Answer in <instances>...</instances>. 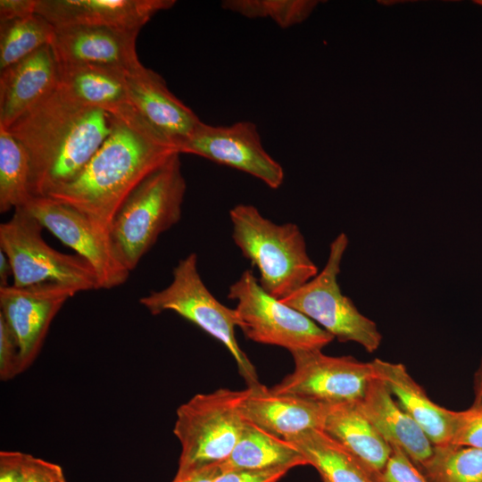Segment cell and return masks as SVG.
<instances>
[{"instance_id": "12", "label": "cell", "mask_w": 482, "mask_h": 482, "mask_svg": "<svg viewBox=\"0 0 482 482\" xmlns=\"http://www.w3.org/2000/svg\"><path fill=\"white\" fill-rule=\"evenodd\" d=\"M180 154H195L257 178L272 189L284 182L282 166L264 149L254 123L230 125L200 122L179 148Z\"/></svg>"}, {"instance_id": "14", "label": "cell", "mask_w": 482, "mask_h": 482, "mask_svg": "<svg viewBox=\"0 0 482 482\" xmlns=\"http://www.w3.org/2000/svg\"><path fill=\"white\" fill-rule=\"evenodd\" d=\"M139 31L88 25L57 27L51 46L59 65H91L129 74L143 66L136 51Z\"/></svg>"}, {"instance_id": "31", "label": "cell", "mask_w": 482, "mask_h": 482, "mask_svg": "<svg viewBox=\"0 0 482 482\" xmlns=\"http://www.w3.org/2000/svg\"><path fill=\"white\" fill-rule=\"evenodd\" d=\"M452 445L482 447V402L455 411Z\"/></svg>"}, {"instance_id": "9", "label": "cell", "mask_w": 482, "mask_h": 482, "mask_svg": "<svg viewBox=\"0 0 482 482\" xmlns=\"http://www.w3.org/2000/svg\"><path fill=\"white\" fill-rule=\"evenodd\" d=\"M235 300L238 327L246 338L295 351L322 349L334 337L299 311L268 294L250 270L229 289Z\"/></svg>"}, {"instance_id": "28", "label": "cell", "mask_w": 482, "mask_h": 482, "mask_svg": "<svg viewBox=\"0 0 482 482\" xmlns=\"http://www.w3.org/2000/svg\"><path fill=\"white\" fill-rule=\"evenodd\" d=\"M319 3L314 0H226L221 6L249 19L269 18L287 29L304 21Z\"/></svg>"}, {"instance_id": "10", "label": "cell", "mask_w": 482, "mask_h": 482, "mask_svg": "<svg viewBox=\"0 0 482 482\" xmlns=\"http://www.w3.org/2000/svg\"><path fill=\"white\" fill-rule=\"evenodd\" d=\"M295 367L270 391L326 405L360 401L374 378L371 362L353 356H329L320 349L291 353Z\"/></svg>"}, {"instance_id": "11", "label": "cell", "mask_w": 482, "mask_h": 482, "mask_svg": "<svg viewBox=\"0 0 482 482\" xmlns=\"http://www.w3.org/2000/svg\"><path fill=\"white\" fill-rule=\"evenodd\" d=\"M24 207L92 267L99 289H112L127 281L130 271L118 258L109 234L85 214L48 196H33Z\"/></svg>"}, {"instance_id": "19", "label": "cell", "mask_w": 482, "mask_h": 482, "mask_svg": "<svg viewBox=\"0 0 482 482\" xmlns=\"http://www.w3.org/2000/svg\"><path fill=\"white\" fill-rule=\"evenodd\" d=\"M328 405L292 395H277L264 385L245 389L243 417L284 439L310 429H322Z\"/></svg>"}, {"instance_id": "1", "label": "cell", "mask_w": 482, "mask_h": 482, "mask_svg": "<svg viewBox=\"0 0 482 482\" xmlns=\"http://www.w3.org/2000/svg\"><path fill=\"white\" fill-rule=\"evenodd\" d=\"M112 127L111 114L81 104L58 87L6 130L29 155L32 195L46 196L79 175Z\"/></svg>"}, {"instance_id": "21", "label": "cell", "mask_w": 482, "mask_h": 482, "mask_svg": "<svg viewBox=\"0 0 482 482\" xmlns=\"http://www.w3.org/2000/svg\"><path fill=\"white\" fill-rule=\"evenodd\" d=\"M375 376L388 388L399 405L416 421L434 446L451 445L455 411L433 402L403 363L371 361Z\"/></svg>"}, {"instance_id": "34", "label": "cell", "mask_w": 482, "mask_h": 482, "mask_svg": "<svg viewBox=\"0 0 482 482\" xmlns=\"http://www.w3.org/2000/svg\"><path fill=\"white\" fill-rule=\"evenodd\" d=\"M37 0H0V24L32 15Z\"/></svg>"}, {"instance_id": "37", "label": "cell", "mask_w": 482, "mask_h": 482, "mask_svg": "<svg viewBox=\"0 0 482 482\" xmlns=\"http://www.w3.org/2000/svg\"><path fill=\"white\" fill-rule=\"evenodd\" d=\"M473 392H474L473 403L482 402V358L474 374Z\"/></svg>"}, {"instance_id": "2", "label": "cell", "mask_w": 482, "mask_h": 482, "mask_svg": "<svg viewBox=\"0 0 482 482\" xmlns=\"http://www.w3.org/2000/svg\"><path fill=\"white\" fill-rule=\"evenodd\" d=\"M176 154L170 145L113 117L111 134L79 175L46 196L77 209L109 234L129 194Z\"/></svg>"}, {"instance_id": "20", "label": "cell", "mask_w": 482, "mask_h": 482, "mask_svg": "<svg viewBox=\"0 0 482 482\" xmlns=\"http://www.w3.org/2000/svg\"><path fill=\"white\" fill-rule=\"evenodd\" d=\"M358 405L383 438L401 448L419 467L430 459L433 444L380 379L370 380Z\"/></svg>"}, {"instance_id": "30", "label": "cell", "mask_w": 482, "mask_h": 482, "mask_svg": "<svg viewBox=\"0 0 482 482\" xmlns=\"http://www.w3.org/2000/svg\"><path fill=\"white\" fill-rule=\"evenodd\" d=\"M391 447L385 467L371 476L374 482H431L401 448Z\"/></svg>"}, {"instance_id": "38", "label": "cell", "mask_w": 482, "mask_h": 482, "mask_svg": "<svg viewBox=\"0 0 482 482\" xmlns=\"http://www.w3.org/2000/svg\"><path fill=\"white\" fill-rule=\"evenodd\" d=\"M474 3L482 6V0H477V1H474Z\"/></svg>"}, {"instance_id": "18", "label": "cell", "mask_w": 482, "mask_h": 482, "mask_svg": "<svg viewBox=\"0 0 482 482\" xmlns=\"http://www.w3.org/2000/svg\"><path fill=\"white\" fill-rule=\"evenodd\" d=\"M59 82V64L51 46L1 71L0 129H8L49 96Z\"/></svg>"}, {"instance_id": "3", "label": "cell", "mask_w": 482, "mask_h": 482, "mask_svg": "<svg viewBox=\"0 0 482 482\" xmlns=\"http://www.w3.org/2000/svg\"><path fill=\"white\" fill-rule=\"evenodd\" d=\"M229 218L236 245L257 268L259 284L271 296L285 298L319 273L297 225L276 224L243 204L229 211Z\"/></svg>"}, {"instance_id": "4", "label": "cell", "mask_w": 482, "mask_h": 482, "mask_svg": "<svg viewBox=\"0 0 482 482\" xmlns=\"http://www.w3.org/2000/svg\"><path fill=\"white\" fill-rule=\"evenodd\" d=\"M179 154L150 173L123 202L110 226L113 249L129 270L181 218L186 193Z\"/></svg>"}, {"instance_id": "8", "label": "cell", "mask_w": 482, "mask_h": 482, "mask_svg": "<svg viewBox=\"0 0 482 482\" xmlns=\"http://www.w3.org/2000/svg\"><path fill=\"white\" fill-rule=\"evenodd\" d=\"M43 226L25 208L13 211L0 225V250L12 268V285L27 287L55 282L82 291L99 289L92 267L79 255L66 254L51 247L42 237Z\"/></svg>"}, {"instance_id": "33", "label": "cell", "mask_w": 482, "mask_h": 482, "mask_svg": "<svg viewBox=\"0 0 482 482\" xmlns=\"http://www.w3.org/2000/svg\"><path fill=\"white\" fill-rule=\"evenodd\" d=\"M291 469L221 470L213 482H278Z\"/></svg>"}, {"instance_id": "16", "label": "cell", "mask_w": 482, "mask_h": 482, "mask_svg": "<svg viewBox=\"0 0 482 482\" xmlns=\"http://www.w3.org/2000/svg\"><path fill=\"white\" fill-rule=\"evenodd\" d=\"M125 77L129 98L137 111L179 153L180 145L201 122L200 119L170 91L165 80L153 70L143 65Z\"/></svg>"}, {"instance_id": "27", "label": "cell", "mask_w": 482, "mask_h": 482, "mask_svg": "<svg viewBox=\"0 0 482 482\" xmlns=\"http://www.w3.org/2000/svg\"><path fill=\"white\" fill-rule=\"evenodd\" d=\"M420 468L431 482H482V447L434 446Z\"/></svg>"}, {"instance_id": "29", "label": "cell", "mask_w": 482, "mask_h": 482, "mask_svg": "<svg viewBox=\"0 0 482 482\" xmlns=\"http://www.w3.org/2000/svg\"><path fill=\"white\" fill-rule=\"evenodd\" d=\"M0 482H67L62 468L19 451L0 452Z\"/></svg>"}, {"instance_id": "6", "label": "cell", "mask_w": 482, "mask_h": 482, "mask_svg": "<svg viewBox=\"0 0 482 482\" xmlns=\"http://www.w3.org/2000/svg\"><path fill=\"white\" fill-rule=\"evenodd\" d=\"M170 284L139 299L151 314L173 312L220 341L234 358L247 386L259 383L255 367L238 345L235 309L219 302L206 287L197 267V255L189 253L173 269Z\"/></svg>"}, {"instance_id": "13", "label": "cell", "mask_w": 482, "mask_h": 482, "mask_svg": "<svg viewBox=\"0 0 482 482\" xmlns=\"http://www.w3.org/2000/svg\"><path fill=\"white\" fill-rule=\"evenodd\" d=\"M79 292L73 286L55 282L0 287V315L17 341L21 373L27 370L39 354L58 312Z\"/></svg>"}, {"instance_id": "5", "label": "cell", "mask_w": 482, "mask_h": 482, "mask_svg": "<svg viewBox=\"0 0 482 482\" xmlns=\"http://www.w3.org/2000/svg\"><path fill=\"white\" fill-rule=\"evenodd\" d=\"M245 389L220 388L197 394L179 405L173 433L180 445L176 475L224 461L237 445L245 421Z\"/></svg>"}, {"instance_id": "26", "label": "cell", "mask_w": 482, "mask_h": 482, "mask_svg": "<svg viewBox=\"0 0 482 482\" xmlns=\"http://www.w3.org/2000/svg\"><path fill=\"white\" fill-rule=\"evenodd\" d=\"M55 27L39 14L0 24V71L51 46Z\"/></svg>"}, {"instance_id": "36", "label": "cell", "mask_w": 482, "mask_h": 482, "mask_svg": "<svg viewBox=\"0 0 482 482\" xmlns=\"http://www.w3.org/2000/svg\"><path fill=\"white\" fill-rule=\"evenodd\" d=\"M12 277V268L6 254L0 250V287H7L9 277Z\"/></svg>"}, {"instance_id": "32", "label": "cell", "mask_w": 482, "mask_h": 482, "mask_svg": "<svg viewBox=\"0 0 482 482\" xmlns=\"http://www.w3.org/2000/svg\"><path fill=\"white\" fill-rule=\"evenodd\" d=\"M19 374V346L12 331L0 315V379L7 381Z\"/></svg>"}, {"instance_id": "25", "label": "cell", "mask_w": 482, "mask_h": 482, "mask_svg": "<svg viewBox=\"0 0 482 482\" xmlns=\"http://www.w3.org/2000/svg\"><path fill=\"white\" fill-rule=\"evenodd\" d=\"M30 163L23 145L0 129V212L24 207L32 199Z\"/></svg>"}, {"instance_id": "23", "label": "cell", "mask_w": 482, "mask_h": 482, "mask_svg": "<svg viewBox=\"0 0 482 482\" xmlns=\"http://www.w3.org/2000/svg\"><path fill=\"white\" fill-rule=\"evenodd\" d=\"M303 465L308 462L293 444L245 420L237 445L220 463V468L221 470H265Z\"/></svg>"}, {"instance_id": "7", "label": "cell", "mask_w": 482, "mask_h": 482, "mask_svg": "<svg viewBox=\"0 0 482 482\" xmlns=\"http://www.w3.org/2000/svg\"><path fill=\"white\" fill-rule=\"evenodd\" d=\"M348 243L344 232L338 234L329 245L322 270L279 301L307 316L339 342H353L374 353L382 342L377 324L343 295L337 280Z\"/></svg>"}, {"instance_id": "35", "label": "cell", "mask_w": 482, "mask_h": 482, "mask_svg": "<svg viewBox=\"0 0 482 482\" xmlns=\"http://www.w3.org/2000/svg\"><path fill=\"white\" fill-rule=\"evenodd\" d=\"M220 471V463L212 464L182 475H175L171 482H213Z\"/></svg>"}, {"instance_id": "24", "label": "cell", "mask_w": 482, "mask_h": 482, "mask_svg": "<svg viewBox=\"0 0 482 482\" xmlns=\"http://www.w3.org/2000/svg\"><path fill=\"white\" fill-rule=\"evenodd\" d=\"M286 440L318 470L323 482H374L364 465L322 429H310Z\"/></svg>"}, {"instance_id": "17", "label": "cell", "mask_w": 482, "mask_h": 482, "mask_svg": "<svg viewBox=\"0 0 482 482\" xmlns=\"http://www.w3.org/2000/svg\"><path fill=\"white\" fill-rule=\"evenodd\" d=\"M175 0H37L35 12L55 28L88 25L140 30Z\"/></svg>"}, {"instance_id": "22", "label": "cell", "mask_w": 482, "mask_h": 482, "mask_svg": "<svg viewBox=\"0 0 482 482\" xmlns=\"http://www.w3.org/2000/svg\"><path fill=\"white\" fill-rule=\"evenodd\" d=\"M322 430L352 453L370 475L386 465L391 445L364 415L357 402L328 405Z\"/></svg>"}, {"instance_id": "15", "label": "cell", "mask_w": 482, "mask_h": 482, "mask_svg": "<svg viewBox=\"0 0 482 482\" xmlns=\"http://www.w3.org/2000/svg\"><path fill=\"white\" fill-rule=\"evenodd\" d=\"M59 87L72 98L105 111L139 132L167 143L135 108L125 73L91 65H59Z\"/></svg>"}]
</instances>
